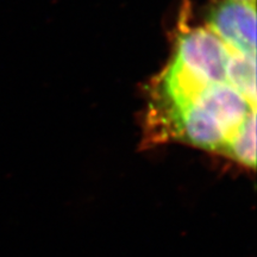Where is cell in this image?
<instances>
[{"mask_svg": "<svg viewBox=\"0 0 257 257\" xmlns=\"http://www.w3.org/2000/svg\"><path fill=\"white\" fill-rule=\"evenodd\" d=\"M231 49L207 28L182 32L170 66L205 85L227 82Z\"/></svg>", "mask_w": 257, "mask_h": 257, "instance_id": "1", "label": "cell"}, {"mask_svg": "<svg viewBox=\"0 0 257 257\" xmlns=\"http://www.w3.org/2000/svg\"><path fill=\"white\" fill-rule=\"evenodd\" d=\"M242 2H248V3H255V0H242Z\"/></svg>", "mask_w": 257, "mask_h": 257, "instance_id": "4", "label": "cell"}, {"mask_svg": "<svg viewBox=\"0 0 257 257\" xmlns=\"http://www.w3.org/2000/svg\"><path fill=\"white\" fill-rule=\"evenodd\" d=\"M227 83L256 105V55H243L231 50Z\"/></svg>", "mask_w": 257, "mask_h": 257, "instance_id": "3", "label": "cell"}, {"mask_svg": "<svg viewBox=\"0 0 257 257\" xmlns=\"http://www.w3.org/2000/svg\"><path fill=\"white\" fill-rule=\"evenodd\" d=\"M207 29L243 55H256V6L242 0H223L210 10Z\"/></svg>", "mask_w": 257, "mask_h": 257, "instance_id": "2", "label": "cell"}]
</instances>
